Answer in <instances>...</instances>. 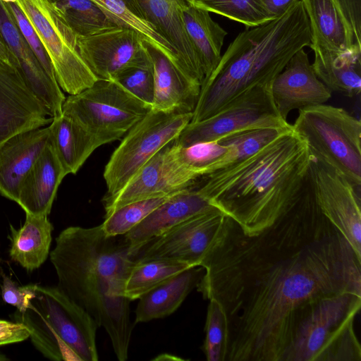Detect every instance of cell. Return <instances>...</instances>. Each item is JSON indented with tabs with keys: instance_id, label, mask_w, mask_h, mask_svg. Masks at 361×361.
Segmentation results:
<instances>
[{
	"instance_id": "6da1fadb",
	"label": "cell",
	"mask_w": 361,
	"mask_h": 361,
	"mask_svg": "<svg viewBox=\"0 0 361 361\" xmlns=\"http://www.w3.org/2000/svg\"><path fill=\"white\" fill-rule=\"evenodd\" d=\"M200 266L197 291L225 314V361H282L317 302L361 294V258L322 213L309 174L295 200L257 234L225 215Z\"/></svg>"
},
{
	"instance_id": "7a4b0ae2",
	"label": "cell",
	"mask_w": 361,
	"mask_h": 361,
	"mask_svg": "<svg viewBox=\"0 0 361 361\" xmlns=\"http://www.w3.org/2000/svg\"><path fill=\"white\" fill-rule=\"evenodd\" d=\"M133 254L124 235H108L102 224L65 228L49 253L57 286L105 329L120 361L128 359L133 329L124 294Z\"/></svg>"
},
{
	"instance_id": "3957f363",
	"label": "cell",
	"mask_w": 361,
	"mask_h": 361,
	"mask_svg": "<svg viewBox=\"0 0 361 361\" xmlns=\"http://www.w3.org/2000/svg\"><path fill=\"white\" fill-rule=\"evenodd\" d=\"M311 158L307 144L292 128L250 157L200 176L192 187L244 233L255 235L298 197Z\"/></svg>"
},
{
	"instance_id": "277c9868",
	"label": "cell",
	"mask_w": 361,
	"mask_h": 361,
	"mask_svg": "<svg viewBox=\"0 0 361 361\" xmlns=\"http://www.w3.org/2000/svg\"><path fill=\"white\" fill-rule=\"evenodd\" d=\"M311 42L310 26L301 0L281 16L245 29L204 80L190 122L214 116L251 88L271 85L292 56L310 47Z\"/></svg>"
},
{
	"instance_id": "5b68a950",
	"label": "cell",
	"mask_w": 361,
	"mask_h": 361,
	"mask_svg": "<svg viewBox=\"0 0 361 361\" xmlns=\"http://www.w3.org/2000/svg\"><path fill=\"white\" fill-rule=\"evenodd\" d=\"M16 317L45 357L54 361L98 360V324L58 286L37 285L28 307Z\"/></svg>"
},
{
	"instance_id": "8992f818",
	"label": "cell",
	"mask_w": 361,
	"mask_h": 361,
	"mask_svg": "<svg viewBox=\"0 0 361 361\" xmlns=\"http://www.w3.org/2000/svg\"><path fill=\"white\" fill-rule=\"evenodd\" d=\"M361 294L343 293L316 302L299 324L282 361H361L354 319Z\"/></svg>"
},
{
	"instance_id": "52a82bcc",
	"label": "cell",
	"mask_w": 361,
	"mask_h": 361,
	"mask_svg": "<svg viewBox=\"0 0 361 361\" xmlns=\"http://www.w3.org/2000/svg\"><path fill=\"white\" fill-rule=\"evenodd\" d=\"M293 131L311 155L361 188V122L343 108L325 104L299 110Z\"/></svg>"
},
{
	"instance_id": "ba28073f",
	"label": "cell",
	"mask_w": 361,
	"mask_h": 361,
	"mask_svg": "<svg viewBox=\"0 0 361 361\" xmlns=\"http://www.w3.org/2000/svg\"><path fill=\"white\" fill-rule=\"evenodd\" d=\"M152 109L113 80L97 79L90 87L69 94L62 114L88 130L102 145L119 140Z\"/></svg>"
},
{
	"instance_id": "9c48e42d",
	"label": "cell",
	"mask_w": 361,
	"mask_h": 361,
	"mask_svg": "<svg viewBox=\"0 0 361 361\" xmlns=\"http://www.w3.org/2000/svg\"><path fill=\"white\" fill-rule=\"evenodd\" d=\"M192 117V113L152 109L126 133L112 153L104 171L107 188L104 197L121 190L149 159L178 137Z\"/></svg>"
},
{
	"instance_id": "30bf717a",
	"label": "cell",
	"mask_w": 361,
	"mask_h": 361,
	"mask_svg": "<svg viewBox=\"0 0 361 361\" xmlns=\"http://www.w3.org/2000/svg\"><path fill=\"white\" fill-rule=\"evenodd\" d=\"M54 68L56 81L64 92L75 94L97 80L81 58L77 35L49 0H17Z\"/></svg>"
},
{
	"instance_id": "8fae6325",
	"label": "cell",
	"mask_w": 361,
	"mask_h": 361,
	"mask_svg": "<svg viewBox=\"0 0 361 361\" xmlns=\"http://www.w3.org/2000/svg\"><path fill=\"white\" fill-rule=\"evenodd\" d=\"M271 85L247 90L224 109L204 120L190 122L176 139L181 147L214 142L240 132L263 128H290L292 125L278 113Z\"/></svg>"
},
{
	"instance_id": "7c38bea8",
	"label": "cell",
	"mask_w": 361,
	"mask_h": 361,
	"mask_svg": "<svg viewBox=\"0 0 361 361\" xmlns=\"http://www.w3.org/2000/svg\"><path fill=\"white\" fill-rule=\"evenodd\" d=\"M175 140L149 159L117 193L104 196L105 216L127 204L168 196L194 184L200 176L180 162Z\"/></svg>"
},
{
	"instance_id": "4fadbf2b",
	"label": "cell",
	"mask_w": 361,
	"mask_h": 361,
	"mask_svg": "<svg viewBox=\"0 0 361 361\" xmlns=\"http://www.w3.org/2000/svg\"><path fill=\"white\" fill-rule=\"evenodd\" d=\"M225 215L216 207L200 212L148 240L133 253V260L171 259L200 266Z\"/></svg>"
},
{
	"instance_id": "5bb4252c",
	"label": "cell",
	"mask_w": 361,
	"mask_h": 361,
	"mask_svg": "<svg viewBox=\"0 0 361 361\" xmlns=\"http://www.w3.org/2000/svg\"><path fill=\"white\" fill-rule=\"evenodd\" d=\"M309 177L322 213L361 258L360 190L332 166L312 156Z\"/></svg>"
},
{
	"instance_id": "9a60e30c",
	"label": "cell",
	"mask_w": 361,
	"mask_h": 361,
	"mask_svg": "<svg viewBox=\"0 0 361 361\" xmlns=\"http://www.w3.org/2000/svg\"><path fill=\"white\" fill-rule=\"evenodd\" d=\"M143 39L134 30L114 27L77 36V45L81 58L97 78L110 80L148 56Z\"/></svg>"
},
{
	"instance_id": "2e32d148",
	"label": "cell",
	"mask_w": 361,
	"mask_h": 361,
	"mask_svg": "<svg viewBox=\"0 0 361 361\" xmlns=\"http://www.w3.org/2000/svg\"><path fill=\"white\" fill-rule=\"evenodd\" d=\"M136 17L151 25L174 49L180 67L201 85L204 75L186 33L183 0H121Z\"/></svg>"
},
{
	"instance_id": "e0dca14e",
	"label": "cell",
	"mask_w": 361,
	"mask_h": 361,
	"mask_svg": "<svg viewBox=\"0 0 361 361\" xmlns=\"http://www.w3.org/2000/svg\"><path fill=\"white\" fill-rule=\"evenodd\" d=\"M0 34L13 55L16 65L25 83L51 117L62 114L66 99L56 80L45 71L30 48L13 13L0 0Z\"/></svg>"
},
{
	"instance_id": "ac0fdd59",
	"label": "cell",
	"mask_w": 361,
	"mask_h": 361,
	"mask_svg": "<svg viewBox=\"0 0 361 361\" xmlns=\"http://www.w3.org/2000/svg\"><path fill=\"white\" fill-rule=\"evenodd\" d=\"M42 103L18 70L0 60V145L22 132L50 123Z\"/></svg>"
},
{
	"instance_id": "d6986e66",
	"label": "cell",
	"mask_w": 361,
	"mask_h": 361,
	"mask_svg": "<svg viewBox=\"0 0 361 361\" xmlns=\"http://www.w3.org/2000/svg\"><path fill=\"white\" fill-rule=\"evenodd\" d=\"M270 90L275 107L285 120L293 110L325 104L332 94L317 76L304 49L292 56Z\"/></svg>"
},
{
	"instance_id": "ffe728a7",
	"label": "cell",
	"mask_w": 361,
	"mask_h": 361,
	"mask_svg": "<svg viewBox=\"0 0 361 361\" xmlns=\"http://www.w3.org/2000/svg\"><path fill=\"white\" fill-rule=\"evenodd\" d=\"M143 44L154 66V95L152 109L177 114L192 113L201 84L159 47L145 39Z\"/></svg>"
},
{
	"instance_id": "44dd1931",
	"label": "cell",
	"mask_w": 361,
	"mask_h": 361,
	"mask_svg": "<svg viewBox=\"0 0 361 361\" xmlns=\"http://www.w3.org/2000/svg\"><path fill=\"white\" fill-rule=\"evenodd\" d=\"M49 140V127L16 134L0 145V194L17 202L23 180Z\"/></svg>"
},
{
	"instance_id": "7402d4cb",
	"label": "cell",
	"mask_w": 361,
	"mask_h": 361,
	"mask_svg": "<svg viewBox=\"0 0 361 361\" xmlns=\"http://www.w3.org/2000/svg\"><path fill=\"white\" fill-rule=\"evenodd\" d=\"M213 207L192 185L171 195L124 236L134 253L148 240Z\"/></svg>"
},
{
	"instance_id": "603a6c76",
	"label": "cell",
	"mask_w": 361,
	"mask_h": 361,
	"mask_svg": "<svg viewBox=\"0 0 361 361\" xmlns=\"http://www.w3.org/2000/svg\"><path fill=\"white\" fill-rule=\"evenodd\" d=\"M66 173L49 140L23 180L17 203L35 216H48Z\"/></svg>"
},
{
	"instance_id": "cb8c5ba5",
	"label": "cell",
	"mask_w": 361,
	"mask_h": 361,
	"mask_svg": "<svg viewBox=\"0 0 361 361\" xmlns=\"http://www.w3.org/2000/svg\"><path fill=\"white\" fill-rule=\"evenodd\" d=\"M312 35L310 47H319L336 51L361 47L338 0H301Z\"/></svg>"
},
{
	"instance_id": "d4e9b609",
	"label": "cell",
	"mask_w": 361,
	"mask_h": 361,
	"mask_svg": "<svg viewBox=\"0 0 361 361\" xmlns=\"http://www.w3.org/2000/svg\"><path fill=\"white\" fill-rule=\"evenodd\" d=\"M200 266L187 269L161 283L139 298L135 323L167 317L182 304L204 274Z\"/></svg>"
},
{
	"instance_id": "484cf974",
	"label": "cell",
	"mask_w": 361,
	"mask_h": 361,
	"mask_svg": "<svg viewBox=\"0 0 361 361\" xmlns=\"http://www.w3.org/2000/svg\"><path fill=\"white\" fill-rule=\"evenodd\" d=\"M314 51L312 64L317 76L331 91L348 97L361 92V47L348 51H336L319 47Z\"/></svg>"
},
{
	"instance_id": "4316f807",
	"label": "cell",
	"mask_w": 361,
	"mask_h": 361,
	"mask_svg": "<svg viewBox=\"0 0 361 361\" xmlns=\"http://www.w3.org/2000/svg\"><path fill=\"white\" fill-rule=\"evenodd\" d=\"M49 142L66 174H75L99 147L100 142L72 118L61 114L52 117Z\"/></svg>"
},
{
	"instance_id": "83f0119b",
	"label": "cell",
	"mask_w": 361,
	"mask_h": 361,
	"mask_svg": "<svg viewBox=\"0 0 361 361\" xmlns=\"http://www.w3.org/2000/svg\"><path fill=\"white\" fill-rule=\"evenodd\" d=\"M183 20L186 33L198 56L207 78L218 65L227 32L212 20L209 12L183 0Z\"/></svg>"
},
{
	"instance_id": "f1b7e54d",
	"label": "cell",
	"mask_w": 361,
	"mask_h": 361,
	"mask_svg": "<svg viewBox=\"0 0 361 361\" xmlns=\"http://www.w3.org/2000/svg\"><path fill=\"white\" fill-rule=\"evenodd\" d=\"M11 245L9 255L12 260L32 271L39 268L49 255L53 226L47 216L26 214L19 229L11 226Z\"/></svg>"
},
{
	"instance_id": "f546056e",
	"label": "cell",
	"mask_w": 361,
	"mask_h": 361,
	"mask_svg": "<svg viewBox=\"0 0 361 361\" xmlns=\"http://www.w3.org/2000/svg\"><path fill=\"white\" fill-rule=\"evenodd\" d=\"M191 267L189 264L171 259H153L137 262L125 283L124 294L130 300L139 299L169 278Z\"/></svg>"
},
{
	"instance_id": "4dcf8cb0",
	"label": "cell",
	"mask_w": 361,
	"mask_h": 361,
	"mask_svg": "<svg viewBox=\"0 0 361 361\" xmlns=\"http://www.w3.org/2000/svg\"><path fill=\"white\" fill-rule=\"evenodd\" d=\"M77 36L118 27L92 0H49Z\"/></svg>"
},
{
	"instance_id": "1f68e13d",
	"label": "cell",
	"mask_w": 361,
	"mask_h": 361,
	"mask_svg": "<svg viewBox=\"0 0 361 361\" xmlns=\"http://www.w3.org/2000/svg\"><path fill=\"white\" fill-rule=\"evenodd\" d=\"M292 128H263L246 130L219 140L230 149L217 162L214 171L235 164L257 153L284 132ZM213 171V172H214Z\"/></svg>"
},
{
	"instance_id": "d6a6232c",
	"label": "cell",
	"mask_w": 361,
	"mask_h": 361,
	"mask_svg": "<svg viewBox=\"0 0 361 361\" xmlns=\"http://www.w3.org/2000/svg\"><path fill=\"white\" fill-rule=\"evenodd\" d=\"M197 6L252 27L273 20L259 0H189Z\"/></svg>"
},
{
	"instance_id": "836d02e7",
	"label": "cell",
	"mask_w": 361,
	"mask_h": 361,
	"mask_svg": "<svg viewBox=\"0 0 361 361\" xmlns=\"http://www.w3.org/2000/svg\"><path fill=\"white\" fill-rule=\"evenodd\" d=\"M118 27L134 30L166 52L178 64L173 47L151 25L133 15L121 0H92Z\"/></svg>"
},
{
	"instance_id": "e575fe53",
	"label": "cell",
	"mask_w": 361,
	"mask_h": 361,
	"mask_svg": "<svg viewBox=\"0 0 361 361\" xmlns=\"http://www.w3.org/2000/svg\"><path fill=\"white\" fill-rule=\"evenodd\" d=\"M172 195L133 202L115 209L105 216L102 224L104 233L125 235Z\"/></svg>"
},
{
	"instance_id": "d590c367",
	"label": "cell",
	"mask_w": 361,
	"mask_h": 361,
	"mask_svg": "<svg viewBox=\"0 0 361 361\" xmlns=\"http://www.w3.org/2000/svg\"><path fill=\"white\" fill-rule=\"evenodd\" d=\"M111 80L116 81L137 99L152 106L154 95V72L149 53L143 61L125 68Z\"/></svg>"
},
{
	"instance_id": "8d00e7d4",
	"label": "cell",
	"mask_w": 361,
	"mask_h": 361,
	"mask_svg": "<svg viewBox=\"0 0 361 361\" xmlns=\"http://www.w3.org/2000/svg\"><path fill=\"white\" fill-rule=\"evenodd\" d=\"M177 157L190 169L200 176L214 171L217 162L228 152L230 147L219 140L181 147L176 142Z\"/></svg>"
},
{
	"instance_id": "74e56055",
	"label": "cell",
	"mask_w": 361,
	"mask_h": 361,
	"mask_svg": "<svg viewBox=\"0 0 361 361\" xmlns=\"http://www.w3.org/2000/svg\"><path fill=\"white\" fill-rule=\"evenodd\" d=\"M203 351L207 361H225L227 324L225 314L215 300H209Z\"/></svg>"
},
{
	"instance_id": "f35d334b",
	"label": "cell",
	"mask_w": 361,
	"mask_h": 361,
	"mask_svg": "<svg viewBox=\"0 0 361 361\" xmlns=\"http://www.w3.org/2000/svg\"><path fill=\"white\" fill-rule=\"evenodd\" d=\"M5 4L13 13L24 38L47 73L51 78L56 80L51 61L35 29L21 8L16 2H5Z\"/></svg>"
},
{
	"instance_id": "ab89813d",
	"label": "cell",
	"mask_w": 361,
	"mask_h": 361,
	"mask_svg": "<svg viewBox=\"0 0 361 361\" xmlns=\"http://www.w3.org/2000/svg\"><path fill=\"white\" fill-rule=\"evenodd\" d=\"M37 284H29L20 286L6 275L2 274L1 286L3 300L15 307L20 313L25 312L30 300L35 295Z\"/></svg>"
},
{
	"instance_id": "60d3db41",
	"label": "cell",
	"mask_w": 361,
	"mask_h": 361,
	"mask_svg": "<svg viewBox=\"0 0 361 361\" xmlns=\"http://www.w3.org/2000/svg\"><path fill=\"white\" fill-rule=\"evenodd\" d=\"M353 32L355 42L361 46V0H338Z\"/></svg>"
},
{
	"instance_id": "b9f144b4",
	"label": "cell",
	"mask_w": 361,
	"mask_h": 361,
	"mask_svg": "<svg viewBox=\"0 0 361 361\" xmlns=\"http://www.w3.org/2000/svg\"><path fill=\"white\" fill-rule=\"evenodd\" d=\"M29 336V331L22 323L0 320V345L25 341Z\"/></svg>"
},
{
	"instance_id": "7bdbcfd3",
	"label": "cell",
	"mask_w": 361,
	"mask_h": 361,
	"mask_svg": "<svg viewBox=\"0 0 361 361\" xmlns=\"http://www.w3.org/2000/svg\"><path fill=\"white\" fill-rule=\"evenodd\" d=\"M273 18L283 15L298 0H259Z\"/></svg>"
},
{
	"instance_id": "ee69618b",
	"label": "cell",
	"mask_w": 361,
	"mask_h": 361,
	"mask_svg": "<svg viewBox=\"0 0 361 361\" xmlns=\"http://www.w3.org/2000/svg\"><path fill=\"white\" fill-rule=\"evenodd\" d=\"M0 60L7 62L13 66L16 65L15 59L8 49L0 34Z\"/></svg>"
},
{
	"instance_id": "f6af8a7d",
	"label": "cell",
	"mask_w": 361,
	"mask_h": 361,
	"mask_svg": "<svg viewBox=\"0 0 361 361\" xmlns=\"http://www.w3.org/2000/svg\"><path fill=\"white\" fill-rule=\"evenodd\" d=\"M8 359L4 354L0 353V361L8 360Z\"/></svg>"
},
{
	"instance_id": "bcb514c9",
	"label": "cell",
	"mask_w": 361,
	"mask_h": 361,
	"mask_svg": "<svg viewBox=\"0 0 361 361\" xmlns=\"http://www.w3.org/2000/svg\"><path fill=\"white\" fill-rule=\"evenodd\" d=\"M4 2H16L17 0H2Z\"/></svg>"
}]
</instances>
